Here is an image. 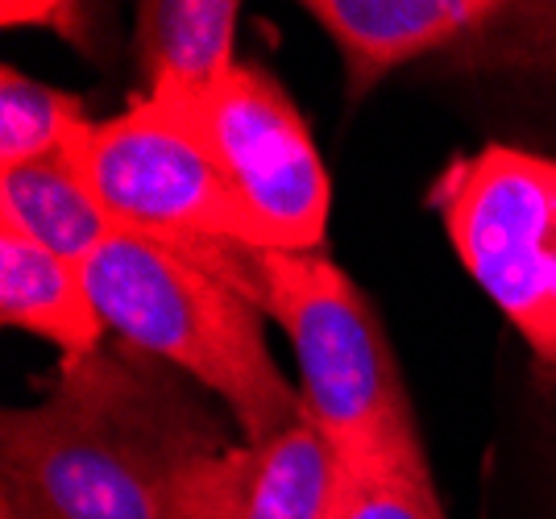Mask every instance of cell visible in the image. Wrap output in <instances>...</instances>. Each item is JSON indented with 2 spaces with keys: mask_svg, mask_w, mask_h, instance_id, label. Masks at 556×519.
<instances>
[{
  "mask_svg": "<svg viewBox=\"0 0 556 519\" xmlns=\"http://www.w3.org/2000/svg\"><path fill=\"white\" fill-rule=\"evenodd\" d=\"M204 387L125 341L59 357L47 395L0 416V503L29 519H175L191 457L229 448Z\"/></svg>",
  "mask_w": 556,
  "mask_h": 519,
  "instance_id": "cell-1",
  "label": "cell"
},
{
  "mask_svg": "<svg viewBox=\"0 0 556 519\" xmlns=\"http://www.w3.org/2000/svg\"><path fill=\"white\" fill-rule=\"evenodd\" d=\"M166 245L184 250L287 332L300 366L303 416L337 448L341 466H428L387 325L328 250L291 254L232 241Z\"/></svg>",
  "mask_w": 556,
  "mask_h": 519,
  "instance_id": "cell-2",
  "label": "cell"
},
{
  "mask_svg": "<svg viewBox=\"0 0 556 519\" xmlns=\"http://www.w3.org/2000/svg\"><path fill=\"white\" fill-rule=\"evenodd\" d=\"M84 279L116 341L204 387L241 441L257 445L303 420L300 387L266 345V316L184 250L116 229L88 258Z\"/></svg>",
  "mask_w": 556,
  "mask_h": 519,
  "instance_id": "cell-3",
  "label": "cell"
},
{
  "mask_svg": "<svg viewBox=\"0 0 556 519\" xmlns=\"http://www.w3.org/2000/svg\"><path fill=\"white\" fill-rule=\"evenodd\" d=\"M428 208L469 279L556 375V159L507 142L453 154Z\"/></svg>",
  "mask_w": 556,
  "mask_h": 519,
  "instance_id": "cell-4",
  "label": "cell"
},
{
  "mask_svg": "<svg viewBox=\"0 0 556 519\" xmlns=\"http://www.w3.org/2000/svg\"><path fill=\"white\" fill-rule=\"evenodd\" d=\"M59 154L125 233L266 250L254 213L208 150L146 92L134 96L116 117H84Z\"/></svg>",
  "mask_w": 556,
  "mask_h": 519,
  "instance_id": "cell-5",
  "label": "cell"
},
{
  "mask_svg": "<svg viewBox=\"0 0 556 519\" xmlns=\"http://www.w3.org/2000/svg\"><path fill=\"white\" fill-rule=\"evenodd\" d=\"M208 150L245 208L266 250H325L332 179L312 142L300 104L257 63H237L208 92H146Z\"/></svg>",
  "mask_w": 556,
  "mask_h": 519,
  "instance_id": "cell-6",
  "label": "cell"
},
{
  "mask_svg": "<svg viewBox=\"0 0 556 519\" xmlns=\"http://www.w3.org/2000/svg\"><path fill=\"white\" fill-rule=\"evenodd\" d=\"M341 457L303 416L270 441L191 457L175 473V519H325Z\"/></svg>",
  "mask_w": 556,
  "mask_h": 519,
  "instance_id": "cell-7",
  "label": "cell"
},
{
  "mask_svg": "<svg viewBox=\"0 0 556 519\" xmlns=\"http://www.w3.org/2000/svg\"><path fill=\"white\" fill-rule=\"evenodd\" d=\"M507 0H303L300 9L332 38L345 96L362 100L419 59H444L473 42Z\"/></svg>",
  "mask_w": 556,
  "mask_h": 519,
  "instance_id": "cell-8",
  "label": "cell"
},
{
  "mask_svg": "<svg viewBox=\"0 0 556 519\" xmlns=\"http://www.w3.org/2000/svg\"><path fill=\"white\" fill-rule=\"evenodd\" d=\"M0 320L59 345V357H88L109 341L84 266L50 254L9 220H0Z\"/></svg>",
  "mask_w": 556,
  "mask_h": 519,
  "instance_id": "cell-9",
  "label": "cell"
},
{
  "mask_svg": "<svg viewBox=\"0 0 556 519\" xmlns=\"http://www.w3.org/2000/svg\"><path fill=\"white\" fill-rule=\"evenodd\" d=\"M237 0H141L134 54L146 92H208L237 67Z\"/></svg>",
  "mask_w": 556,
  "mask_h": 519,
  "instance_id": "cell-10",
  "label": "cell"
},
{
  "mask_svg": "<svg viewBox=\"0 0 556 519\" xmlns=\"http://www.w3.org/2000/svg\"><path fill=\"white\" fill-rule=\"evenodd\" d=\"M0 220L17 225L25 237L75 266H88V258L116 233L109 213L96 204L63 154L0 170Z\"/></svg>",
  "mask_w": 556,
  "mask_h": 519,
  "instance_id": "cell-11",
  "label": "cell"
},
{
  "mask_svg": "<svg viewBox=\"0 0 556 519\" xmlns=\"http://www.w3.org/2000/svg\"><path fill=\"white\" fill-rule=\"evenodd\" d=\"M432 75L556 92V0H507L473 42L437 59Z\"/></svg>",
  "mask_w": 556,
  "mask_h": 519,
  "instance_id": "cell-12",
  "label": "cell"
},
{
  "mask_svg": "<svg viewBox=\"0 0 556 519\" xmlns=\"http://www.w3.org/2000/svg\"><path fill=\"white\" fill-rule=\"evenodd\" d=\"M84 117L92 113L84 109L79 96L50 88L34 75H22L17 67H4L0 72V170L54 159Z\"/></svg>",
  "mask_w": 556,
  "mask_h": 519,
  "instance_id": "cell-13",
  "label": "cell"
},
{
  "mask_svg": "<svg viewBox=\"0 0 556 519\" xmlns=\"http://www.w3.org/2000/svg\"><path fill=\"white\" fill-rule=\"evenodd\" d=\"M325 519H448L428 466H341Z\"/></svg>",
  "mask_w": 556,
  "mask_h": 519,
  "instance_id": "cell-14",
  "label": "cell"
},
{
  "mask_svg": "<svg viewBox=\"0 0 556 519\" xmlns=\"http://www.w3.org/2000/svg\"><path fill=\"white\" fill-rule=\"evenodd\" d=\"M0 22L4 29H50L59 38H67L75 50H84L88 59L104 63L109 59V38L100 34V25L109 22L104 9L96 4H75V0H4L0 4Z\"/></svg>",
  "mask_w": 556,
  "mask_h": 519,
  "instance_id": "cell-15",
  "label": "cell"
}]
</instances>
